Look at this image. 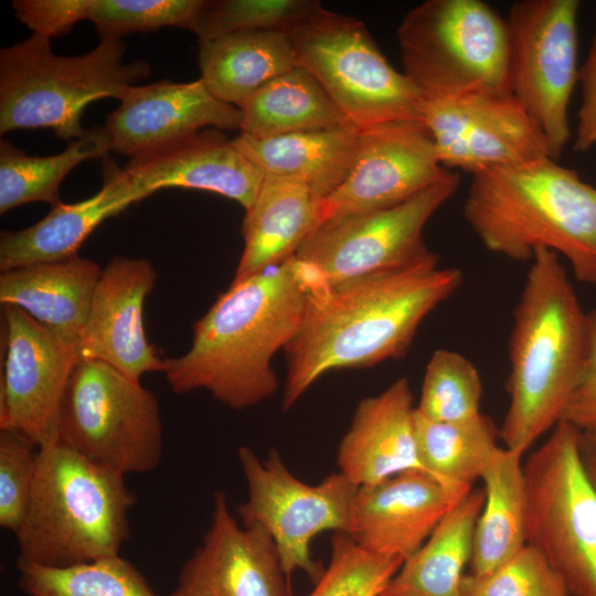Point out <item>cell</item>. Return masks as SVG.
I'll use <instances>...</instances> for the list:
<instances>
[{
    "label": "cell",
    "instance_id": "obj_4",
    "mask_svg": "<svg viewBox=\"0 0 596 596\" xmlns=\"http://www.w3.org/2000/svg\"><path fill=\"white\" fill-rule=\"evenodd\" d=\"M465 221L490 252L531 262L544 247L596 286V188L545 157L471 175Z\"/></svg>",
    "mask_w": 596,
    "mask_h": 596
},
{
    "label": "cell",
    "instance_id": "obj_5",
    "mask_svg": "<svg viewBox=\"0 0 596 596\" xmlns=\"http://www.w3.org/2000/svg\"><path fill=\"white\" fill-rule=\"evenodd\" d=\"M135 497L125 476L56 443L39 448L19 558L68 567L118 556Z\"/></svg>",
    "mask_w": 596,
    "mask_h": 596
},
{
    "label": "cell",
    "instance_id": "obj_33",
    "mask_svg": "<svg viewBox=\"0 0 596 596\" xmlns=\"http://www.w3.org/2000/svg\"><path fill=\"white\" fill-rule=\"evenodd\" d=\"M17 567L19 586L26 596H157L120 555L68 567L18 558Z\"/></svg>",
    "mask_w": 596,
    "mask_h": 596
},
{
    "label": "cell",
    "instance_id": "obj_22",
    "mask_svg": "<svg viewBox=\"0 0 596 596\" xmlns=\"http://www.w3.org/2000/svg\"><path fill=\"white\" fill-rule=\"evenodd\" d=\"M337 462L340 472L358 487L422 469L415 437L414 398L406 377L359 402L339 445Z\"/></svg>",
    "mask_w": 596,
    "mask_h": 596
},
{
    "label": "cell",
    "instance_id": "obj_23",
    "mask_svg": "<svg viewBox=\"0 0 596 596\" xmlns=\"http://www.w3.org/2000/svg\"><path fill=\"white\" fill-rule=\"evenodd\" d=\"M107 163V162H106ZM103 188L85 200L60 203L38 223L0 236L2 272L77 256L84 241L105 220L148 195L111 162L104 169Z\"/></svg>",
    "mask_w": 596,
    "mask_h": 596
},
{
    "label": "cell",
    "instance_id": "obj_10",
    "mask_svg": "<svg viewBox=\"0 0 596 596\" xmlns=\"http://www.w3.org/2000/svg\"><path fill=\"white\" fill-rule=\"evenodd\" d=\"M57 443L124 476L153 470L163 454L158 400L109 364L79 360L62 402Z\"/></svg>",
    "mask_w": 596,
    "mask_h": 596
},
{
    "label": "cell",
    "instance_id": "obj_41",
    "mask_svg": "<svg viewBox=\"0 0 596 596\" xmlns=\"http://www.w3.org/2000/svg\"><path fill=\"white\" fill-rule=\"evenodd\" d=\"M587 331L582 372L561 418L581 430L596 427V310L587 312Z\"/></svg>",
    "mask_w": 596,
    "mask_h": 596
},
{
    "label": "cell",
    "instance_id": "obj_18",
    "mask_svg": "<svg viewBox=\"0 0 596 596\" xmlns=\"http://www.w3.org/2000/svg\"><path fill=\"white\" fill-rule=\"evenodd\" d=\"M238 107L211 94L200 78L161 81L129 88L106 118L111 151L139 158L160 151L203 129L241 130Z\"/></svg>",
    "mask_w": 596,
    "mask_h": 596
},
{
    "label": "cell",
    "instance_id": "obj_19",
    "mask_svg": "<svg viewBox=\"0 0 596 596\" xmlns=\"http://www.w3.org/2000/svg\"><path fill=\"white\" fill-rule=\"evenodd\" d=\"M157 272L146 258L116 256L102 269L78 343L79 359L109 364L140 381L162 372L163 361L149 342L143 305L153 290Z\"/></svg>",
    "mask_w": 596,
    "mask_h": 596
},
{
    "label": "cell",
    "instance_id": "obj_11",
    "mask_svg": "<svg viewBox=\"0 0 596 596\" xmlns=\"http://www.w3.org/2000/svg\"><path fill=\"white\" fill-rule=\"evenodd\" d=\"M459 184V172L448 170L439 181L395 206L319 225L295 254L308 290L398 268L429 254L424 227Z\"/></svg>",
    "mask_w": 596,
    "mask_h": 596
},
{
    "label": "cell",
    "instance_id": "obj_26",
    "mask_svg": "<svg viewBox=\"0 0 596 596\" xmlns=\"http://www.w3.org/2000/svg\"><path fill=\"white\" fill-rule=\"evenodd\" d=\"M360 131L348 123L270 138H255L241 132L233 142L265 177L301 182L324 200L350 172Z\"/></svg>",
    "mask_w": 596,
    "mask_h": 596
},
{
    "label": "cell",
    "instance_id": "obj_40",
    "mask_svg": "<svg viewBox=\"0 0 596 596\" xmlns=\"http://www.w3.org/2000/svg\"><path fill=\"white\" fill-rule=\"evenodd\" d=\"M15 18L32 34L51 39L68 33L75 24L87 20L92 0H13Z\"/></svg>",
    "mask_w": 596,
    "mask_h": 596
},
{
    "label": "cell",
    "instance_id": "obj_24",
    "mask_svg": "<svg viewBox=\"0 0 596 596\" xmlns=\"http://www.w3.org/2000/svg\"><path fill=\"white\" fill-rule=\"evenodd\" d=\"M102 269L77 255L2 272L0 302L19 307L78 349Z\"/></svg>",
    "mask_w": 596,
    "mask_h": 596
},
{
    "label": "cell",
    "instance_id": "obj_14",
    "mask_svg": "<svg viewBox=\"0 0 596 596\" xmlns=\"http://www.w3.org/2000/svg\"><path fill=\"white\" fill-rule=\"evenodd\" d=\"M1 306L0 429L17 432L39 448L56 444L78 349L19 307Z\"/></svg>",
    "mask_w": 596,
    "mask_h": 596
},
{
    "label": "cell",
    "instance_id": "obj_27",
    "mask_svg": "<svg viewBox=\"0 0 596 596\" xmlns=\"http://www.w3.org/2000/svg\"><path fill=\"white\" fill-rule=\"evenodd\" d=\"M201 79L217 99L238 107L274 78L299 66L289 35L242 31L199 40Z\"/></svg>",
    "mask_w": 596,
    "mask_h": 596
},
{
    "label": "cell",
    "instance_id": "obj_20",
    "mask_svg": "<svg viewBox=\"0 0 596 596\" xmlns=\"http://www.w3.org/2000/svg\"><path fill=\"white\" fill-rule=\"evenodd\" d=\"M469 492L449 489L422 469L406 470L358 488L344 533L371 553L405 561Z\"/></svg>",
    "mask_w": 596,
    "mask_h": 596
},
{
    "label": "cell",
    "instance_id": "obj_28",
    "mask_svg": "<svg viewBox=\"0 0 596 596\" xmlns=\"http://www.w3.org/2000/svg\"><path fill=\"white\" fill-rule=\"evenodd\" d=\"M485 503L483 488L471 490L407 557L380 596H461L473 532Z\"/></svg>",
    "mask_w": 596,
    "mask_h": 596
},
{
    "label": "cell",
    "instance_id": "obj_12",
    "mask_svg": "<svg viewBox=\"0 0 596 596\" xmlns=\"http://www.w3.org/2000/svg\"><path fill=\"white\" fill-rule=\"evenodd\" d=\"M237 458L248 490L246 501L237 507L243 525L259 526L270 535L289 584L296 571L317 582L323 571L311 557V541L324 531H347L359 487L340 471L317 485L306 483L274 448L260 460L253 449L241 446Z\"/></svg>",
    "mask_w": 596,
    "mask_h": 596
},
{
    "label": "cell",
    "instance_id": "obj_9",
    "mask_svg": "<svg viewBox=\"0 0 596 596\" xmlns=\"http://www.w3.org/2000/svg\"><path fill=\"white\" fill-rule=\"evenodd\" d=\"M288 35L299 65L360 130L421 119L419 89L387 62L362 21L321 7Z\"/></svg>",
    "mask_w": 596,
    "mask_h": 596
},
{
    "label": "cell",
    "instance_id": "obj_13",
    "mask_svg": "<svg viewBox=\"0 0 596 596\" xmlns=\"http://www.w3.org/2000/svg\"><path fill=\"white\" fill-rule=\"evenodd\" d=\"M578 0H521L505 18L510 92L542 130L552 159L571 139L568 105L578 82Z\"/></svg>",
    "mask_w": 596,
    "mask_h": 596
},
{
    "label": "cell",
    "instance_id": "obj_8",
    "mask_svg": "<svg viewBox=\"0 0 596 596\" xmlns=\"http://www.w3.org/2000/svg\"><path fill=\"white\" fill-rule=\"evenodd\" d=\"M579 435L560 421L523 464L526 544L562 576L568 594L596 596V488L579 457Z\"/></svg>",
    "mask_w": 596,
    "mask_h": 596
},
{
    "label": "cell",
    "instance_id": "obj_25",
    "mask_svg": "<svg viewBox=\"0 0 596 596\" xmlns=\"http://www.w3.org/2000/svg\"><path fill=\"white\" fill-rule=\"evenodd\" d=\"M322 201L301 182L265 177L243 220L245 245L233 280L246 278L294 256L318 227Z\"/></svg>",
    "mask_w": 596,
    "mask_h": 596
},
{
    "label": "cell",
    "instance_id": "obj_17",
    "mask_svg": "<svg viewBox=\"0 0 596 596\" xmlns=\"http://www.w3.org/2000/svg\"><path fill=\"white\" fill-rule=\"evenodd\" d=\"M170 596H291V589L270 535L241 526L226 494L216 491L211 525Z\"/></svg>",
    "mask_w": 596,
    "mask_h": 596
},
{
    "label": "cell",
    "instance_id": "obj_30",
    "mask_svg": "<svg viewBox=\"0 0 596 596\" xmlns=\"http://www.w3.org/2000/svg\"><path fill=\"white\" fill-rule=\"evenodd\" d=\"M241 132L270 138L350 123L302 66L274 78L238 106Z\"/></svg>",
    "mask_w": 596,
    "mask_h": 596
},
{
    "label": "cell",
    "instance_id": "obj_39",
    "mask_svg": "<svg viewBox=\"0 0 596 596\" xmlns=\"http://www.w3.org/2000/svg\"><path fill=\"white\" fill-rule=\"evenodd\" d=\"M38 451L25 436L0 429V525L14 534L30 499Z\"/></svg>",
    "mask_w": 596,
    "mask_h": 596
},
{
    "label": "cell",
    "instance_id": "obj_6",
    "mask_svg": "<svg viewBox=\"0 0 596 596\" xmlns=\"http://www.w3.org/2000/svg\"><path fill=\"white\" fill-rule=\"evenodd\" d=\"M121 39H100L86 54L56 55L51 39L32 34L0 50V134L19 129H51L63 140L87 131L86 107L100 98L121 100L130 87L147 78L145 60L125 62Z\"/></svg>",
    "mask_w": 596,
    "mask_h": 596
},
{
    "label": "cell",
    "instance_id": "obj_1",
    "mask_svg": "<svg viewBox=\"0 0 596 596\" xmlns=\"http://www.w3.org/2000/svg\"><path fill=\"white\" fill-rule=\"evenodd\" d=\"M437 254L339 286L308 291L301 327L285 347L283 408L330 371L370 368L408 351L423 320L462 285Z\"/></svg>",
    "mask_w": 596,
    "mask_h": 596
},
{
    "label": "cell",
    "instance_id": "obj_21",
    "mask_svg": "<svg viewBox=\"0 0 596 596\" xmlns=\"http://www.w3.org/2000/svg\"><path fill=\"white\" fill-rule=\"evenodd\" d=\"M148 196L164 188L210 191L247 211L265 175L216 128L203 129L148 156L130 159L125 169Z\"/></svg>",
    "mask_w": 596,
    "mask_h": 596
},
{
    "label": "cell",
    "instance_id": "obj_29",
    "mask_svg": "<svg viewBox=\"0 0 596 596\" xmlns=\"http://www.w3.org/2000/svg\"><path fill=\"white\" fill-rule=\"evenodd\" d=\"M522 454L505 447L493 453L481 479L485 503L477 520L470 574L486 575L526 545V494Z\"/></svg>",
    "mask_w": 596,
    "mask_h": 596
},
{
    "label": "cell",
    "instance_id": "obj_16",
    "mask_svg": "<svg viewBox=\"0 0 596 596\" xmlns=\"http://www.w3.org/2000/svg\"><path fill=\"white\" fill-rule=\"evenodd\" d=\"M447 171L421 119L363 129L350 172L322 201L319 225L395 206L439 181Z\"/></svg>",
    "mask_w": 596,
    "mask_h": 596
},
{
    "label": "cell",
    "instance_id": "obj_37",
    "mask_svg": "<svg viewBox=\"0 0 596 596\" xmlns=\"http://www.w3.org/2000/svg\"><path fill=\"white\" fill-rule=\"evenodd\" d=\"M206 0H92L87 20L100 39L177 26L192 32Z\"/></svg>",
    "mask_w": 596,
    "mask_h": 596
},
{
    "label": "cell",
    "instance_id": "obj_42",
    "mask_svg": "<svg viewBox=\"0 0 596 596\" xmlns=\"http://www.w3.org/2000/svg\"><path fill=\"white\" fill-rule=\"evenodd\" d=\"M581 106L573 150L586 152L596 146V29L584 63L578 68Z\"/></svg>",
    "mask_w": 596,
    "mask_h": 596
},
{
    "label": "cell",
    "instance_id": "obj_7",
    "mask_svg": "<svg viewBox=\"0 0 596 596\" xmlns=\"http://www.w3.org/2000/svg\"><path fill=\"white\" fill-rule=\"evenodd\" d=\"M404 74L422 96L511 94L505 18L480 0H427L397 30Z\"/></svg>",
    "mask_w": 596,
    "mask_h": 596
},
{
    "label": "cell",
    "instance_id": "obj_43",
    "mask_svg": "<svg viewBox=\"0 0 596 596\" xmlns=\"http://www.w3.org/2000/svg\"><path fill=\"white\" fill-rule=\"evenodd\" d=\"M578 451L584 469L596 488V427L581 430Z\"/></svg>",
    "mask_w": 596,
    "mask_h": 596
},
{
    "label": "cell",
    "instance_id": "obj_32",
    "mask_svg": "<svg viewBox=\"0 0 596 596\" xmlns=\"http://www.w3.org/2000/svg\"><path fill=\"white\" fill-rule=\"evenodd\" d=\"M417 456L424 471L443 486L469 492L499 447V429L486 415L456 423L428 421L416 413Z\"/></svg>",
    "mask_w": 596,
    "mask_h": 596
},
{
    "label": "cell",
    "instance_id": "obj_3",
    "mask_svg": "<svg viewBox=\"0 0 596 596\" xmlns=\"http://www.w3.org/2000/svg\"><path fill=\"white\" fill-rule=\"evenodd\" d=\"M587 313L555 252L535 249L513 311L499 438L524 454L561 421L587 351Z\"/></svg>",
    "mask_w": 596,
    "mask_h": 596
},
{
    "label": "cell",
    "instance_id": "obj_31",
    "mask_svg": "<svg viewBox=\"0 0 596 596\" xmlns=\"http://www.w3.org/2000/svg\"><path fill=\"white\" fill-rule=\"evenodd\" d=\"M111 151L105 127L95 126L67 148L53 156H29L6 139L0 141V213L20 205L61 202L58 191L64 178L78 164L100 159Z\"/></svg>",
    "mask_w": 596,
    "mask_h": 596
},
{
    "label": "cell",
    "instance_id": "obj_38",
    "mask_svg": "<svg viewBox=\"0 0 596 596\" xmlns=\"http://www.w3.org/2000/svg\"><path fill=\"white\" fill-rule=\"evenodd\" d=\"M461 596H567L562 576L534 547L525 545L486 575L465 574Z\"/></svg>",
    "mask_w": 596,
    "mask_h": 596
},
{
    "label": "cell",
    "instance_id": "obj_34",
    "mask_svg": "<svg viewBox=\"0 0 596 596\" xmlns=\"http://www.w3.org/2000/svg\"><path fill=\"white\" fill-rule=\"evenodd\" d=\"M482 383L473 363L459 352L438 349L426 365L416 413L438 423L479 416Z\"/></svg>",
    "mask_w": 596,
    "mask_h": 596
},
{
    "label": "cell",
    "instance_id": "obj_2",
    "mask_svg": "<svg viewBox=\"0 0 596 596\" xmlns=\"http://www.w3.org/2000/svg\"><path fill=\"white\" fill-rule=\"evenodd\" d=\"M308 288L294 256L233 280L192 326L190 348L163 361L177 394L207 391L242 411L272 397L278 387L272 360L299 331Z\"/></svg>",
    "mask_w": 596,
    "mask_h": 596
},
{
    "label": "cell",
    "instance_id": "obj_35",
    "mask_svg": "<svg viewBox=\"0 0 596 596\" xmlns=\"http://www.w3.org/2000/svg\"><path fill=\"white\" fill-rule=\"evenodd\" d=\"M321 7L316 0L205 1L192 32L199 40L242 31H280L288 34Z\"/></svg>",
    "mask_w": 596,
    "mask_h": 596
},
{
    "label": "cell",
    "instance_id": "obj_36",
    "mask_svg": "<svg viewBox=\"0 0 596 596\" xmlns=\"http://www.w3.org/2000/svg\"><path fill=\"white\" fill-rule=\"evenodd\" d=\"M404 560L371 553L334 532L329 564L307 596H380Z\"/></svg>",
    "mask_w": 596,
    "mask_h": 596
},
{
    "label": "cell",
    "instance_id": "obj_15",
    "mask_svg": "<svg viewBox=\"0 0 596 596\" xmlns=\"http://www.w3.org/2000/svg\"><path fill=\"white\" fill-rule=\"evenodd\" d=\"M421 120L448 170L473 175L551 158L542 130L511 94L422 96Z\"/></svg>",
    "mask_w": 596,
    "mask_h": 596
}]
</instances>
